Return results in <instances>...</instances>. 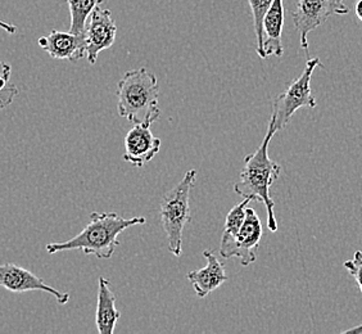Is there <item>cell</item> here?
Instances as JSON below:
<instances>
[{"instance_id":"1","label":"cell","mask_w":362,"mask_h":334,"mask_svg":"<svg viewBox=\"0 0 362 334\" xmlns=\"http://www.w3.org/2000/svg\"><path fill=\"white\" fill-rule=\"evenodd\" d=\"M276 132L274 120L270 119L265 138L253 154L245 156L244 166L239 175V181L234 184L235 193L251 201L261 202L267 211V226L270 231L278 230L275 217V203L272 201L270 189L281 173V167L269 156V144Z\"/></svg>"},{"instance_id":"2","label":"cell","mask_w":362,"mask_h":334,"mask_svg":"<svg viewBox=\"0 0 362 334\" xmlns=\"http://www.w3.org/2000/svg\"><path fill=\"white\" fill-rule=\"evenodd\" d=\"M146 224V217L124 219L116 212H91L90 221L77 236L66 242L47 244V252L54 255L64 250H83L100 260H110L119 246V236L134 225Z\"/></svg>"},{"instance_id":"3","label":"cell","mask_w":362,"mask_h":334,"mask_svg":"<svg viewBox=\"0 0 362 334\" xmlns=\"http://www.w3.org/2000/svg\"><path fill=\"white\" fill-rule=\"evenodd\" d=\"M117 112L134 124L153 125L160 119V85L154 74L141 67L127 71L117 83Z\"/></svg>"},{"instance_id":"4","label":"cell","mask_w":362,"mask_h":334,"mask_svg":"<svg viewBox=\"0 0 362 334\" xmlns=\"http://www.w3.org/2000/svg\"><path fill=\"white\" fill-rule=\"evenodd\" d=\"M195 179L197 170H188L182 180L160 201V221L168 238V250L176 258L182 253V231L190 223V192Z\"/></svg>"},{"instance_id":"5","label":"cell","mask_w":362,"mask_h":334,"mask_svg":"<svg viewBox=\"0 0 362 334\" xmlns=\"http://www.w3.org/2000/svg\"><path fill=\"white\" fill-rule=\"evenodd\" d=\"M317 67H322L320 58H310L300 77L293 80L272 105V119L276 132L286 129L293 115L300 108H315L317 102L311 91V79Z\"/></svg>"},{"instance_id":"6","label":"cell","mask_w":362,"mask_h":334,"mask_svg":"<svg viewBox=\"0 0 362 334\" xmlns=\"http://www.w3.org/2000/svg\"><path fill=\"white\" fill-rule=\"evenodd\" d=\"M264 234L262 224L257 212L251 207L245 209L243 224L234 236H223L220 244V255L223 258H239L243 266L256 261V252Z\"/></svg>"},{"instance_id":"7","label":"cell","mask_w":362,"mask_h":334,"mask_svg":"<svg viewBox=\"0 0 362 334\" xmlns=\"http://www.w3.org/2000/svg\"><path fill=\"white\" fill-rule=\"evenodd\" d=\"M349 13L344 0H297L292 12L293 22L300 33V48L308 52L307 35L333 16Z\"/></svg>"},{"instance_id":"8","label":"cell","mask_w":362,"mask_h":334,"mask_svg":"<svg viewBox=\"0 0 362 334\" xmlns=\"http://www.w3.org/2000/svg\"><path fill=\"white\" fill-rule=\"evenodd\" d=\"M0 287L13 293L34 292V291L49 293L57 299L59 305H66L70 301L69 293L59 292L56 288L48 286L34 272L14 264L0 265Z\"/></svg>"},{"instance_id":"9","label":"cell","mask_w":362,"mask_h":334,"mask_svg":"<svg viewBox=\"0 0 362 334\" xmlns=\"http://www.w3.org/2000/svg\"><path fill=\"white\" fill-rule=\"evenodd\" d=\"M117 35L116 22L112 18L110 9L98 6L90 14V21L85 28L86 58L91 64H95L100 52L111 48Z\"/></svg>"},{"instance_id":"10","label":"cell","mask_w":362,"mask_h":334,"mask_svg":"<svg viewBox=\"0 0 362 334\" xmlns=\"http://www.w3.org/2000/svg\"><path fill=\"white\" fill-rule=\"evenodd\" d=\"M151 126V124H135L126 134L124 154L126 162L143 167L158 154L162 142L154 137Z\"/></svg>"},{"instance_id":"11","label":"cell","mask_w":362,"mask_h":334,"mask_svg":"<svg viewBox=\"0 0 362 334\" xmlns=\"http://www.w3.org/2000/svg\"><path fill=\"white\" fill-rule=\"evenodd\" d=\"M37 42L54 59H67L75 63L86 57L85 35H76L70 31H52L48 35L42 36Z\"/></svg>"},{"instance_id":"12","label":"cell","mask_w":362,"mask_h":334,"mask_svg":"<svg viewBox=\"0 0 362 334\" xmlns=\"http://www.w3.org/2000/svg\"><path fill=\"white\" fill-rule=\"evenodd\" d=\"M203 256L207 260V265L203 269L188 272L187 275L197 296L201 299L207 297L209 293L216 291L228 280L225 265L218 260L215 250H206L203 252Z\"/></svg>"},{"instance_id":"13","label":"cell","mask_w":362,"mask_h":334,"mask_svg":"<svg viewBox=\"0 0 362 334\" xmlns=\"http://www.w3.org/2000/svg\"><path fill=\"white\" fill-rule=\"evenodd\" d=\"M284 28V0H272L264 18V59L284 53L281 36Z\"/></svg>"},{"instance_id":"14","label":"cell","mask_w":362,"mask_h":334,"mask_svg":"<svg viewBox=\"0 0 362 334\" xmlns=\"http://www.w3.org/2000/svg\"><path fill=\"white\" fill-rule=\"evenodd\" d=\"M98 288L97 313L95 324L99 334H113L117 327L121 313L116 307V296L111 289V282L100 277Z\"/></svg>"},{"instance_id":"15","label":"cell","mask_w":362,"mask_h":334,"mask_svg":"<svg viewBox=\"0 0 362 334\" xmlns=\"http://www.w3.org/2000/svg\"><path fill=\"white\" fill-rule=\"evenodd\" d=\"M70 8V33L85 35V28L93 11L103 3V0H66Z\"/></svg>"},{"instance_id":"16","label":"cell","mask_w":362,"mask_h":334,"mask_svg":"<svg viewBox=\"0 0 362 334\" xmlns=\"http://www.w3.org/2000/svg\"><path fill=\"white\" fill-rule=\"evenodd\" d=\"M272 0H248L253 17V26L257 38V54L264 59V18L272 6Z\"/></svg>"},{"instance_id":"17","label":"cell","mask_w":362,"mask_h":334,"mask_svg":"<svg viewBox=\"0 0 362 334\" xmlns=\"http://www.w3.org/2000/svg\"><path fill=\"white\" fill-rule=\"evenodd\" d=\"M18 96V89L13 84H9V77L0 75V108H6Z\"/></svg>"},{"instance_id":"18","label":"cell","mask_w":362,"mask_h":334,"mask_svg":"<svg viewBox=\"0 0 362 334\" xmlns=\"http://www.w3.org/2000/svg\"><path fill=\"white\" fill-rule=\"evenodd\" d=\"M343 266L355 278L356 284L362 293V250H356L354 258L346 261Z\"/></svg>"},{"instance_id":"19","label":"cell","mask_w":362,"mask_h":334,"mask_svg":"<svg viewBox=\"0 0 362 334\" xmlns=\"http://www.w3.org/2000/svg\"><path fill=\"white\" fill-rule=\"evenodd\" d=\"M0 28L4 30L8 34H11V35H13V34L17 33V28H16L14 25L8 23V22L1 21V20H0Z\"/></svg>"},{"instance_id":"20","label":"cell","mask_w":362,"mask_h":334,"mask_svg":"<svg viewBox=\"0 0 362 334\" xmlns=\"http://www.w3.org/2000/svg\"><path fill=\"white\" fill-rule=\"evenodd\" d=\"M11 74H12L11 66L0 59V75H1V76L11 77Z\"/></svg>"},{"instance_id":"21","label":"cell","mask_w":362,"mask_h":334,"mask_svg":"<svg viewBox=\"0 0 362 334\" xmlns=\"http://www.w3.org/2000/svg\"><path fill=\"white\" fill-rule=\"evenodd\" d=\"M355 13L357 16V18L362 21V0H358L357 3H356L355 7Z\"/></svg>"},{"instance_id":"22","label":"cell","mask_w":362,"mask_h":334,"mask_svg":"<svg viewBox=\"0 0 362 334\" xmlns=\"http://www.w3.org/2000/svg\"><path fill=\"white\" fill-rule=\"evenodd\" d=\"M344 333H362V324H360L358 327L351 328V329L344 330Z\"/></svg>"}]
</instances>
